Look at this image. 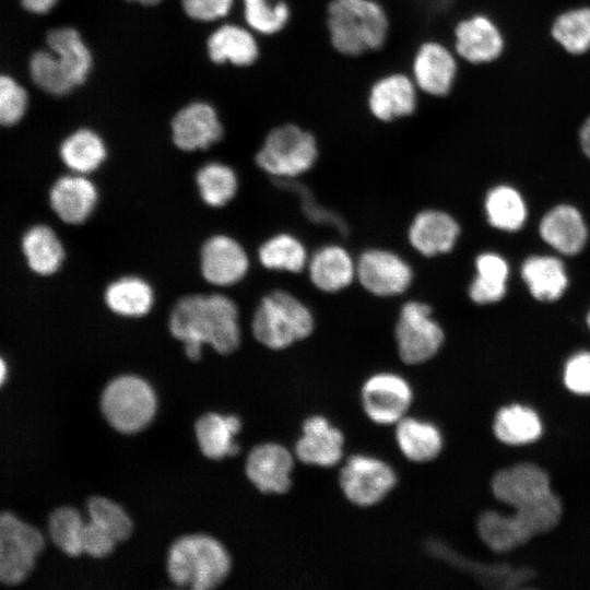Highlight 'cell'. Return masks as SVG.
<instances>
[{"label": "cell", "instance_id": "obj_47", "mask_svg": "<svg viewBox=\"0 0 590 590\" xmlns=\"http://www.w3.org/2000/svg\"><path fill=\"white\" fill-rule=\"evenodd\" d=\"M233 4L234 0H181L185 14L202 23L222 20L229 13Z\"/></svg>", "mask_w": 590, "mask_h": 590}, {"label": "cell", "instance_id": "obj_11", "mask_svg": "<svg viewBox=\"0 0 590 590\" xmlns=\"http://www.w3.org/2000/svg\"><path fill=\"white\" fill-rule=\"evenodd\" d=\"M251 259L246 247L236 237L214 233L200 245L198 270L210 286L228 288L243 282L248 275Z\"/></svg>", "mask_w": 590, "mask_h": 590}, {"label": "cell", "instance_id": "obj_27", "mask_svg": "<svg viewBox=\"0 0 590 590\" xmlns=\"http://www.w3.org/2000/svg\"><path fill=\"white\" fill-rule=\"evenodd\" d=\"M540 235L558 252L574 256L585 247L588 231L581 213L576 208L560 204L543 216Z\"/></svg>", "mask_w": 590, "mask_h": 590}, {"label": "cell", "instance_id": "obj_18", "mask_svg": "<svg viewBox=\"0 0 590 590\" xmlns=\"http://www.w3.org/2000/svg\"><path fill=\"white\" fill-rule=\"evenodd\" d=\"M457 73L456 56L447 46L436 40L418 46L412 61V79L420 91L444 97L451 92Z\"/></svg>", "mask_w": 590, "mask_h": 590}, {"label": "cell", "instance_id": "obj_45", "mask_svg": "<svg viewBox=\"0 0 590 590\" xmlns=\"http://www.w3.org/2000/svg\"><path fill=\"white\" fill-rule=\"evenodd\" d=\"M562 382L570 394L590 397V349L576 350L566 357L562 367Z\"/></svg>", "mask_w": 590, "mask_h": 590}, {"label": "cell", "instance_id": "obj_17", "mask_svg": "<svg viewBox=\"0 0 590 590\" xmlns=\"http://www.w3.org/2000/svg\"><path fill=\"white\" fill-rule=\"evenodd\" d=\"M345 438L340 428L326 416H308L302 425V435L294 446L295 458L304 464L332 468L342 461Z\"/></svg>", "mask_w": 590, "mask_h": 590}, {"label": "cell", "instance_id": "obj_46", "mask_svg": "<svg viewBox=\"0 0 590 590\" xmlns=\"http://www.w3.org/2000/svg\"><path fill=\"white\" fill-rule=\"evenodd\" d=\"M27 104L26 91L12 78L0 75V125L11 126L20 121Z\"/></svg>", "mask_w": 590, "mask_h": 590}, {"label": "cell", "instance_id": "obj_7", "mask_svg": "<svg viewBox=\"0 0 590 590\" xmlns=\"http://www.w3.org/2000/svg\"><path fill=\"white\" fill-rule=\"evenodd\" d=\"M101 410L109 425L122 434H134L154 418L157 398L142 377L125 374L111 379L101 397Z\"/></svg>", "mask_w": 590, "mask_h": 590}, {"label": "cell", "instance_id": "obj_44", "mask_svg": "<svg viewBox=\"0 0 590 590\" xmlns=\"http://www.w3.org/2000/svg\"><path fill=\"white\" fill-rule=\"evenodd\" d=\"M31 76L44 92L54 96H64L75 87L57 66L50 50H38L30 62Z\"/></svg>", "mask_w": 590, "mask_h": 590}, {"label": "cell", "instance_id": "obj_50", "mask_svg": "<svg viewBox=\"0 0 590 590\" xmlns=\"http://www.w3.org/2000/svg\"><path fill=\"white\" fill-rule=\"evenodd\" d=\"M579 139L583 153L590 158V117L583 122L580 129Z\"/></svg>", "mask_w": 590, "mask_h": 590}, {"label": "cell", "instance_id": "obj_14", "mask_svg": "<svg viewBox=\"0 0 590 590\" xmlns=\"http://www.w3.org/2000/svg\"><path fill=\"white\" fill-rule=\"evenodd\" d=\"M461 235L459 221L440 208H424L409 222L406 241L423 258L449 255Z\"/></svg>", "mask_w": 590, "mask_h": 590}, {"label": "cell", "instance_id": "obj_52", "mask_svg": "<svg viewBox=\"0 0 590 590\" xmlns=\"http://www.w3.org/2000/svg\"><path fill=\"white\" fill-rule=\"evenodd\" d=\"M128 2H133V3H138V4H141V5H155L157 3H160L162 0H126Z\"/></svg>", "mask_w": 590, "mask_h": 590}, {"label": "cell", "instance_id": "obj_29", "mask_svg": "<svg viewBox=\"0 0 590 590\" xmlns=\"http://www.w3.org/2000/svg\"><path fill=\"white\" fill-rule=\"evenodd\" d=\"M394 440L402 456L414 463H427L442 451L441 430L432 422L404 416L394 425Z\"/></svg>", "mask_w": 590, "mask_h": 590}, {"label": "cell", "instance_id": "obj_35", "mask_svg": "<svg viewBox=\"0 0 590 590\" xmlns=\"http://www.w3.org/2000/svg\"><path fill=\"white\" fill-rule=\"evenodd\" d=\"M521 276L532 296L542 302L558 299L568 285L563 262L552 256L529 257L522 263Z\"/></svg>", "mask_w": 590, "mask_h": 590}, {"label": "cell", "instance_id": "obj_23", "mask_svg": "<svg viewBox=\"0 0 590 590\" xmlns=\"http://www.w3.org/2000/svg\"><path fill=\"white\" fill-rule=\"evenodd\" d=\"M417 91L408 74L389 73L371 85L367 96L368 109L374 118L385 123L405 118L417 107Z\"/></svg>", "mask_w": 590, "mask_h": 590}, {"label": "cell", "instance_id": "obj_16", "mask_svg": "<svg viewBox=\"0 0 590 590\" xmlns=\"http://www.w3.org/2000/svg\"><path fill=\"white\" fill-rule=\"evenodd\" d=\"M305 273L316 291L338 294L356 283V257L340 243H327L310 252Z\"/></svg>", "mask_w": 590, "mask_h": 590}, {"label": "cell", "instance_id": "obj_37", "mask_svg": "<svg viewBox=\"0 0 590 590\" xmlns=\"http://www.w3.org/2000/svg\"><path fill=\"white\" fill-rule=\"evenodd\" d=\"M484 211L488 224L505 232L520 229L527 219V208L521 194L507 185H498L487 191Z\"/></svg>", "mask_w": 590, "mask_h": 590}, {"label": "cell", "instance_id": "obj_25", "mask_svg": "<svg viewBox=\"0 0 590 590\" xmlns=\"http://www.w3.org/2000/svg\"><path fill=\"white\" fill-rule=\"evenodd\" d=\"M474 529L480 543L494 555L510 554L531 541L511 509H482L475 517Z\"/></svg>", "mask_w": 590, "mask_h": 590}, {"label": "cell", "instance_id": "obj_6", "mask_svg": "<svg viewBox=\"0 0 590 590\" xmlns=\"http://www.w3.org/2000/svg\"><path fill=\"white\" fill-rule=\"evenodd\" d=\"M393 339L400 361L417 366L432 361L441 351L446 331L429 303L406 299L398 310Z\"/></svg>", "mask_w": 590, "mask_h": 590}, {"label": "cell", "instance_id": "obj_10", "mask_svg": "<svg viewBox=\"0 0 590 590\" xmlns=\"http://www.w3.org/2000/svg\"><path fill=\"white\" fill-rule=\"evenodd\" d=\"M339 487L352 505L368 508L382 502L396 487L398 476L385 460L364 453L349 457L339 471Z\"/></svg>", "mask_w": 590, "mask_h": 590}, {"label": "cell", "instance_id": "obj_2", "mask_svg": "<svg viewBox=\"0 0 590 590\" xmlns=\"http://www.w3.org/2000/svg\"><path fill=\"white\" fill-rule=\"evenodd\" d=\"M316 327L311 307L285 288H273L263 294L250 320L253 339L271 351H283L307 340Z\"/></svg>", "mask_w": 590, "mask_h": 590}, {"label": "cell", "instance_id": "obj_41", "mask_svg": "<svg viewBox=\"0 0 590 590\" xmlns=\"http://www.w3.org/2000/svg\"><path fill=\"white\" fill-rule=\"evenodd\" d=\"M244 19L248 27L261 35H274L287 24L291 10L283 0H243Z\"/></svg>", "mask_w": 590, "mask_h": 590}, {"label": "cell", "instance_id": "obj_22", "mask_svg": "<svg viewBox=\"0 0 590 590\" xmlns=\"http://www.w3.org/2000/svg\"><path fill=\"white\" fill-rule=\"evenodd\" d=\"M544 428L539 411L518 401L498 406L491 421L494 439L507 448H523L538 442Z\"/></svg>", "mask_w": 590, "mask_h": 590}, {"label": "cell", "instance_id": "obj_48", "mask_svg": "<svg viewBox=\"0 0 590 590\" xmlns=\"http://www.w3.org/2000/svg\"><path fill=\"white\" fill-rule=\"evenodd\" d=\"M116 543L117 541L106 530L90 519L85 521L81 540L83 553L102 558L114 551Z\"/></svg>", "mask_w": 590, "mask_h": 590}, {"label": "cell", "instance_id": "obj_51", "mask_svg": "<svg viewBox=\"0 0 590 590\" xmlns=\"http://www.w3.org/2000/svg\"><path fill=\"white\" fill-rule=\"evenodd\" d=\"M8 375V368L4 359L0 356V387L4 384Z\"/></svg>", "mask_w": 590, "mask_h": 590}, {"label": "cell", "instance_id": "obj_1", "mask_svg": "<svg viewBox=\"0 0 590 590\" xmlns=\"http://www.w3.org/2000/svg\"><path fill=\"white\" fill-rule=\"evenodd\" d=\"M167 328L182 344L186 356L194 362L201 358L204 346L229 355L243 339L239 307L222 292L181 295L172 305Z\"/></svg>", "mask_w": 590, "mask_h": 590}, {"label": "cell", "instance_id": "obj_53", "mask_svg": "<svg viewBox=\"0 0 590 590\" xmlns=\"http://www.w3.org/2000/svg\"><path fill=\"white\" fill-rule=\"evenodd\" d=\"M586 320H587V326H588V328L590 330V311L588 312V316H587Z\"/></svg>", "mask_w": 590, "mask_h": 590}, {"label": "cell", "instance_id": "obj_30", "mask_svg": "<svg viewBox=\"0 0 590 590\" xmlns=\"http://www.w3.org/2000/svg\"><path fill=\"white\" fill-rule=\"evenodd\" d=\"M309 255L298 236L284 231L270 235L257 248L259 264L271 272L305 273Z\"/></svg>", "mask_w": 590, "mask_h": 590}, {"label": "cell", "instance_id": "obj_13", "mask_svg": "<svg viewBox=\"0 0 590 590\" xmlns=\"http://www.w3.org/2000/svg\"><path fill=\"white\" fill-rule=\"evenodd\" d=\"M410 382L393 371H377L365 379L361 403L367 418L377 425H396L413 402Z\"/></svg>", "mask_w": 590, "mask_h": 590}, {"label": "cell", "instance_id": "obj_24", "mask_svg": "<svg viewBox=\"0 0 590 590\" xmlns=\"http://www.w3.org/2000/svg\"><path fill=\"white\" fill-rule=\"evenodd\" d=\"M455 51L472 64L495 61L504 50V37L486 15L475 14L459 21L453 30Z\"/></svg>", "mask_w": 590, "mask_h": 590}, {"label": "cell", "instance_id": "obj_5", "mask_svg": "<svg viewBox=\"0 0 590 590\" xmlns=\"http://www.w3.org/2000/svg\"><path fill=\"white\" fill-rule=\"evenodd\" d=\"M319 158L316 137L295 123L271 129L255 154L257 167L271 179H298L309 173Z\"/></svg>", "mask_w": 590, "mask_h": 590}, {"label": "cell", "instance_id": "obj_42", "mask_svg": "<svg viewBox=\"0 0 590 590\" xmlns=\"http://www.w3.org/2000/svg\"><path fill=\"white\" fill-rule=\"evenodd\" d=\"M275 184L298 196L300 210L310 223L334 229L342 237L350 233L345 220L335 211L321 204L311 190L297 179L279 180Z\"/></svg>", "mask_w": 590, "mask_h": 590}, {"label": "cell", "instance_id": "obj_28", "mask_svg": "<svg viewBox=\"0 0 590 590\" xmlns=\"http://www.w3.org/2000/svg\"><path fill=\"white\" fill-rule=\"evenodd\" d=\"M206 52L213 63L248 67L258 59L259 45L250 28L227 23L210 34Z\"/></svg>", "mask_w": 590, "mask_h": 590}, {"label": "cell", "instance_id": "obj_34", "mask_svg": "<svg viewBox=\"0 0 590 590\" xmlns=\"http://www.w3.org/2000/svg\"><path fill=\"white\" fill-rule=\"evenodd\" d=\"M475 275L469 284L468 296L476 305L494 304L506 294L509 267L498 253L485 251L474 260Z\"/></svg>", "mask_w": 590, "mask_h": 590}, {"label": "cell", "instance_id": "obj_38", "mask_svg": "<svg viewBox=\"0 0 590 590\" xmlns=\"http://www.w3.org/2000/svg\"><path fill=\"white\" fill-rule=\"evenodd\" d=\"M522 530L532 541L556 529L563 518L564 506L560 497L551 493L511 509Z\"/></svg>", "mask_w": 590, "mask_h": 590}, {"label": "cell", "instance_id": "obj_49", "mask_svg": "<svg viewBox=\"0 0 590 590\" xmlns=\"http://www.w3.org/2000/svg\"><path fill=\"white\" fill-rule=\"evenodd\" d=\"M59 0H22L24 8L31 12L44 14L49 12Z\"/></svg>", "mask_w": 590, "mask_h": 590}, {"label": "cell", "instance_id": "obj_21", "mask_svg": "<svg viewBox=\"0 0 590 590\" xmlns=\"http://www.w3.org/2000/svg\"><path fill=\"white\" fill-rule=\"evenodd\" d=\"M105 308L120 319L137 320L149 316L156 304L152 283L135 273H126L110 280L104 287Z\"/></svg>", "mask_w": 590, "mask_h": 590}, {"label": "cell", "instance_id": "obj_26", "mask_svg": "<svg viewBox=\"0 0 590 590\" xmlns=\"http://www.w3.org/2000/svg\"><path fill=\"white\" fill-rule=\"evenodd\" d=\"M46 42L56 63L74 87L84 84L93 68V55L79 31L58 27L48 33Z\"/></svg>", "mask_w": 590, "mask_h": 590}, {"label": "cell", "instance_id": "obj_36", "mask_svg": "<svg viewBox=\"0 0 590 590\" xmlns=\"http://www.w3.org/2000/svg\"><path fill=\"white\" fill-rule=\"evenodd\" d=\"M22 248L30 268L40 275L55 274L66 259L61 239L47 225L31 227L23 237Z\"/></svg>", "mask_w": 590, "mask_h": 590}, {"label": "cell", "instance_id": "obj_15", "mask_svg": "<svg viewBox=\"0 0 590 590\" xmlns=\"http://www.w3.org/2000/svg\"><path fill=\"white\" fill-rule=\"evenodd\" d=\"M223 134L224 127L216 109L203 101L185 105L170 121L172 142L182 152L208 150L220 142Z\"/></svg>", "mask_w": 590, "mask_h": 590}, {"label": "cell", "instance_id": "obj_4", "mask_svg": "<svg viewBox=\"0 0 590 590\" xmlns=\"http://www.w3.org/2000/svg\"><path fill=\"white\" fill-rule=\"evenodd\" d=\"M231 556L225 546L206 534H189L169 547L167 573L179 587L209 590L217 587L229 574Z\"/></svg>", "mask_w": 590, "mask_h": 590}, {"label": "cell", "instance_id": "obj_9", "mask_svg": "<svg viewBox=\"0 0 590 590\" xmlns=\"http://www.w3.org/2000/svg\"><path fill=\"white\" fill-rule=\"evenodd\" d=\"M414 280L411 262L393 249L368 247L356 256V283L376 298L400 297L412 287Z\"/></svg>", "mask_w": 590, "mask_h": 590}, {"label": "cell", "instance_id": "obj_31", "mask_svg": "<svg viewBox=\"0 0 590 590\" xmlns=\"http://www.w3.org/2000/svg\"><path fill=\"white\" fill-rule=\"evenodd\" d=\"M59 155L71 173L90 176L106 163L108 148L98 132L80 128L62 141Z\"/></svg>", "mask_w": 590, "mask_h": 590}, {"label": "cell", "instance_id": "obj_43", "mask_svg": "<svg viewBox=\"0 0 590 590\" xmlns=\"http://www.w3.org/2000/svg\"><path fill=\"white\" fill-rule=\"evenodd\" d=\"M90 520L106 530L117 542L129 539L133 523L127 511L116 502L93 496L86 504Z\"/></svg>", "mask_w": 590, "mask_h": 590}, {"label": "cell", "instance_id": "obj_39", "mask_svg": "<svg viewBox=\"0 0 590 590\" xmlns=\"http://www.w3.org/2000/svg\"><path fill=\"white\" fill-rule=\"evenodd\" d=\"M553 39L568 54L590 50V8H577L559 14L551 28Z\"/></svg>", "mask_w": 590, "mask_h": 590}, {"label": "cell", "instance_id": "obj_19", "mask_svg": "<svg viewBox=\"0 0 590 590\" xmlns=\"http://www.w3.org/2000/svg\"><path fill=\"white\" fill-rule=\"evenodd\" d=\"M98 202V187L87 175H63L54 182L49 191L52 211L60 221L69 225L87 222L96 211Z\"/></svg>", "mask_w": 590, "mask_h": 590}, {"label": "cell", "instance_id": "obj_20", "mask_svg": "<svg viewBox=\"0 0 590 590\" xmlns=\"http://www.w3.org/2000/svg\"><path fill=\"white\" fill-rule=\"evenodd\" d=\"M294 460L295 456L280 444H259L247 457L246 475L262 493L285 494L292 486Z\"/></svg>", "mask_w": 590, "mask_h": 590}, {"label": "cell", "instance_id": "obj_40", "mask_svg": "<svg viewBox=\"0 0 590 590\" xmlns=\"http://www.w3.org/2000/svg\"><path fill=\"white\" fill-rule=\"evenodd\" d=\"M85 521L71 506L56 508L48 519V533L52 543L64 554L75 557L83 553L82 532Z\"/></svg>", "mask_w": 590, "mask_h": 590}, {"label": "cell", "instance_id": "obj_3", "mask_svg": "<svg viewBox=\"0 0 590 590\" xmlns=\"http://www.w3.org/2000/svg\"><path fill=\"white\" fill-rule=\"evenodd\" d=\"M331 46L345 57H358L384 46L389 20L375 0H332L327 10Z\"/></svg>", "mask_w": 590, "mask_h": 590}, {"label": "cell", "instance_id": "obj_32", "mask_svg": "<svg viewBox=\"0 0 590 590\" xmlns=\"http://www.w3.org/2000/svg\"><path fill=\"white\" fill-rule=\"evenodd\" d=\"M241 428V422L236 415L206 413L198 418L194 430L202 453L213 460L234 456L238 445L234 436Z\"/></svg>", "mask_w": 590, "mask_h": 590}, {"label": "cell", "instance_id": "obj_12", "mask_svg": "<svg viewBox=\"0 0 590 590\" xmlns=\"http://www.w3.org/2000/svg\"><path fill=\"white\" fill-rule=\"evenodd\" d=\"M489 493L502 509H515L553 491L548 472L531 460H518L496 469Z\"/></svg>", "mask_w": 590, "mask_h": 590}, {"label": "cell", "instance_id": "obj_8", "mask_svg": "<svg viewBox=\"0 0 590 590\" xmlns=\"http://www.w3.org/2000/svg\"><path fill=\"white\" fill-rule=\"evenodd\" d=\"M45 536L11 511L0 512V582L16 586L33 571Z\"/></svg>", "mask_w": 590, "mask_h": 590}, {"label": "cell", "instance_id": "obj_33", "mask_svg": "<svg viewBox=\"0 0 590 590\" xmlns=\"http://www.w3.org/2000/svg\"><path fill=\"white\" fill-rule=\"evenodd\" d=\"M194 185L201 202L211 209L228 205L240 186L236 170L221 161L202 164L194 174Z\"/></svg>", "mask_w": 590, "mask_h": 590}]
</instances>
